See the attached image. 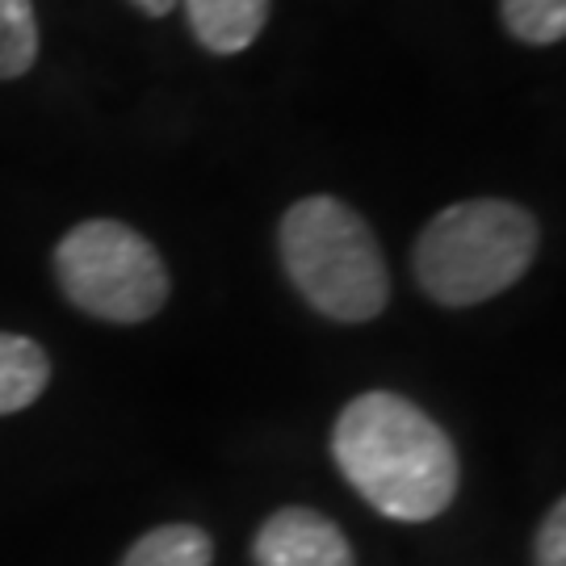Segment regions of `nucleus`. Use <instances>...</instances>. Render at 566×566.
I'll return each mask as SVG.
<instances>
[{"label":"nucleus","instance_id":"39448f33","mask_svg":"<svg viewBox=\"0 0 566 566\" xmlns=\"http://www.w3.org/2000/svg\"><path fill=\"white\" fill-rule=\"evenodd\" d=\"M256 566H357L344 528L315 507H277L252 542Z\"/></svg>","mask_w":566,"mask_h":566},{"label":"nucleus","instance_id":"423d86ee","mask_svg":"<svg viewBox=\"0 0 566 566\" xmlns=\"http://www.w3.org/2000/svg\"><path fill=\"white\" fill-rule=\"evenodd\" d=\"M193 39L210 55H240L261 39L273 0H181Z\"/></svg>","mask_w":566,"mask_h":566},{"label":"nucleus","instance_id":"f257e3e1","mask_svg":"<svg viewBox=\"0 0 566 566\" xmlns=\"http://www.w3.org/2000/svg\"><path fill=\"white\" fill-rule=\"evenodd\" d=\"M332 458L365 504L403 525L437 521L462 479L446 428L395 390H365L344 403L332 428Z\"/></svg>","mask_w":566,"mask_h":566},{"label":"nucleus","instance_id":"f8f14e48","mask_svg":"<svg viewBox=\"0 0 566 566\" xmlns=\"http://www.w3.org/2000/svg\"><path fill=\"white\" fill-rule=\"evenodd\" d=\"M130 4L139 9L143 18H168L177 9V0H130Z\"/></svg>","mask_w":566,"mask_h":566},{"label":"nucleus","instance_id":"1a4fd4ad","mask_svg":"<svg viewBox=\"0 0 566 566\" xmlns=\"http://www.w3.org/2000/svg\"><path fill=\"white\" fill-rule=\"evenodd\" d=\"M39 63L34 0H0V81H18Z\"/></svg>","mask_w":566,"mask_h":566},{"label":"nucleus","instance_id":"f03ea898","mask_svg":"<svg viewBox=\"0 0 566 566\" xmlns=\"http://www.w3.org/2000/svg\"><path fill=\"white\" fill-rule=\"evenodd\" d=\"M277 252L303 303L332 324H369L390 303V273L374 227L332 193H311L285 210Z\"/></svg>","mask_w":566,"mask_h":566},{"label":"nucleus","instance_id":"20e7f679","mask_svg":"<svg viewBox=\"0 0 566 566\" xmlns=\"http://www.w3.org/2000/svg\"><path fill=\"white\" fill-rule=\"evenodd\" d=\"M51 264L63 298L102 324H147L172 290L156 243L122 219H84L63 231Z\"/></svg>","mask_w":566,"mask_h":566},{"label":"nucleus","instance_id":"0eeeda50","mask_svg":"<svg viewBox=\"0 0 566 566\" xmlns=\"http://www.w3.org/2000/svg\"><path fill=\"white\" fill-rule=\"evenodd\" d=\"M46 382H51L46 348L18 332H0V416L39 403Z\"/></svg>","mask_w":566,"mask_h":566},{"label":"nucleus","instance_id":"9b49d317","mask_svg":"<svg viewBox=\"0 0 566 566\" xmlns=\"http://www.w3.org/2000/svg\"><path fill=\"white\" fill-rule=\"evenodd\" d=\"M566 563V504L549 507L537 525V542H533V566H563Z\"/></svg>","mask_w":566,"mask_h":566},{"label":"nucleus","instance_id":"7ed1b4c3","mask_svg":"<svg viewBox=\"0 0 566 566\" xmlns=\"http://www.w3.org/2000/svg\"><path fill=\"white\" fill-rule=\"evenodd\" d=\"M542 227L525 206L470 198L437 210L411 248V273L437 306H479L500 298L537 261Z\"/></svg>","mask_w":566,"mask_h":566},{"label":"nucleus","instance_id":"9d476101","mask_svg":"<svg viewBox=\"0 0 566 566\" xmlns=\"http://www.w3.org/2000/svg\"><path fill=\"white\" fill-rule=\"evenodd\" d=\"M504 30L528 46H554L566 39V0H500Z\"/></svg>","mask_w":566,"mask_h":566},{"label":"nucleus","instance_id":"6e6552de","mask_svg":"<svg viewBox=\"0 0 566 566\" xmlns=\"http://www.w3.org/2000/svg\"><path fill=\"white\" fill-rule=\"evenodd\" d=\"M122 566H214V542L202 525H160L126 549Z\"/></svg>","mask_w":566,"mask_h":566}]
</instances>
